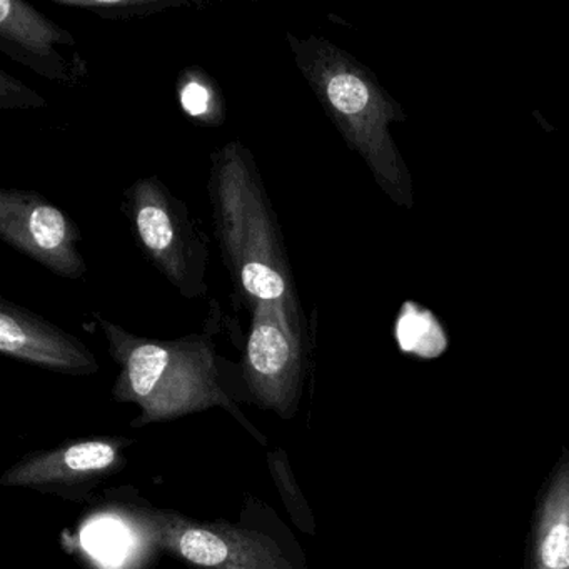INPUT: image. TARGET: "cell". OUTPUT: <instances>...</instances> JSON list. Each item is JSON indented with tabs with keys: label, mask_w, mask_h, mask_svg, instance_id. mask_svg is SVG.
<instances>
[{
	"label": "cell",
	"mask_w": 569,
	"mask_h": 569,
	"mask_svg": "<svg viewBox=\"0 0 569 569\" xmlns=\"http://www.w3.org/2000/svg\"><path fill=\"white\" fill-rule=\"evenodd\" d=\"M206 191L236 309L251 312L271 302L305 316L278 212L244 142L229 141L211 152Z\"/></svg>",
	"instance_id": "6da1fadb"
},
{
	"label": "cell",
	"mask_w": 569,
	"mask_h": 569,
	"mask_svg": "<svg viewBox=\"0 0 569 569\" xmlns=\"http://www.w3.org/2000/svg\"><path fill=\"white\" fill-rule=\"evenodd\" d=\"M94 318L108 341L109 355L121 368L112 395L141 409L132 426L174 421L192 412L222 408L249 431L258 432L222 388L214 336L221 331L224 316L216 299L209 302L202 331L176 339L134 335L98 311Z\"/></svg>",
	"instance_id": "7a4b0ae2"
},
{
	"label": "cell",
	"mask_w": 569,
	"mask_h": 569,
	"mask_svg": "<svg viewBox=\"0 0 569 569\" xmlns=\"http://www.w3.org/2000/svg\"><path fill=\"white\" fill-rule=\"evenodd\" d=\"M292 62L342 141L368 166L376 184L401 208L415 204L412 179L391 124L406 121L401 104L371 69L335 42L286 32Z\"/></svg>",
	"instance_id": "3957f363"
},
{
	"label": "cell",
	"mask_w": 569,
	"mask_h": 569,
	"mask_svg": "<svg viewBox=\"0 0 569 569\" xmlns=\"http://www.w3.org/2000/svg\"><path fill=\"white\" fill-rule=\"evenodd\" d=\"M121 211L146 261L179 296L209 295L211 241L188 202L159 176H146L122 191Z\"/></svg>",
	"instance_id": "277c9868"
},
{
	"label": "cell",
	"mask_w": 569,
	"mask_h": 569,
	"mask_svg": "<svg viewBox=\"0 0 569 569\" xmlns=\"http://www.w3.org/2000/svg\"><path fill=\"white\" fill-rule=\"evenodd\" d=\"M308 321L271 302L251 311L242 359V379L262 409L282 419L298 411L308 369Z\"/></svg>",
	"instance_id": "5b68a950"
},
{
	"label": "cell",
	"mask_w": 569,
	"mask_h": 569,
	"mask_svg": "<svg viewBox=\"0 0 569 569\" xmlns=\"http://www.w3.org/2000/svg\"><path fill=\"white\" fill-rule=\"evenodd\" d=\"M158 548L201 569H295L274 539L256 529L226 522H196L176 512L132 516Z\"/></svg>",
	"instance_id": "8992f818"
},
{
	"label": "cell",
	"mask_w": 569,
	"mask_h": 569,
	"mask_svg": "<svg viewBox=\"0 0 569 569\" xmlns=\"http://www.w3.org/2000/svg\"><path fill=\"white\" fill-rule=\"evenodd\" d=\"M0 239L59 278L88 274L78 224L41 192L0 189Z\"/></svg>",
	"instance_id": "52a82bcc"
},
{
	"label": "cell",
	"mask_w": 569,
	"mask_h": 569,
	"mask_svg": "<svg viewBox=\"0 0 569 569\" xmlns=\"http://www.w3.org/2000/svg\"><path fill=\"white\" fill-rule=\"evenodd\" d=\"M61 48H78L71 31L24 0H0V51L56 84H81L88 64L82 58H66Z\"/></svg>",
	"instance_id": "ba28073f"
},
{
	"label": "cell",
	"mask_w": 569,
	"mask_h": 569,
	"mask_svg": "<svg viewBox=\"0 0 569 569\" xmlns=\"http://www.w3.org/2000/svg\"><path fill=\"white\" fill-rule=\"evenodd\" d=\"M0 352L61 375L99 371L98 358L81 339L6 298L0 299Z\"/></svg>",
	"instance_id": "9c48e42d"
},
{
	"label": "cell",
	"mask_w": 569,
	"mask_h": 569,
	"mask_svg": "<svg viewBox=\"0 0 569 569\" xmlns=\"http://www.w3.org/2000/svg\"><path fill=\"white\" fill-rule=\"evenodd\" d=\"M122 451L124 442L121 439L71 442L21 459L4 472L0 485L59 492L86 488L121 469L124 465Z\"/></svg>",
	"instance_id": "30bf717a"
},
{
	"label": "cell",
	"mask_w": 569,
	"mask_h": 569,
	"mask_svg": "<svg viewBox=\"0 0 569 569\" xmlns=\"http://www.w3.org/2000/svg\"><path fill=\"white\" fill-rule=\"evenodd\" d=\"M536 536V569H569V459L546 492Z\"/></svg>",
	"instance_id": "8fae6325"
},
{
	"label": "cell",
	"mask_w": 569,
	"mask_h": 569,
	"mask_svg": "<svg viewBox=\"0 0 569 569\" xmlns=\"http://www.w3.org/2000/svg\"><path fill=\"white\" fill-rule=\"evenodd\" d=\"M176 98L189 122L219 128L228 119V101L219 82L201 66H189L176 79Z\"/></svg>",
	"instance_id": "7c38bea8"
},
{
	"label": "cell",
	"mask_w": 569,
	"mask_h": 569,
	"mask_svg": "<svg viewBox=\"0 0 569 569\" xmlns=\"http://www.w3.org/2000/svg\"><path fill=\"white\" fill-rule=\"evenodd\" d=\"M396 339L402 352L421 359L438 358L448 348V338L438 319L416 302L402 306L396 322Z\"/></svg>",
	"instance_id": "4fadbf2b"
},
{
	"label": "cell",
	"mask_w": 569,
	"mask_h": 569,
	"mask_svg": "<svg viewBox=\"0 0 569 569\" xmlns=\"http://www.w3.org/2000/svg\"><path fill=\"white\" fill-rule=\"evenodd\" d=\"M64 8L79 9L108 21H132L149 18L169 9L184 8L189 0H54Z\"/></svg>",
	"instance_id": "5bb4252c"
},
{
	"label": "cell",
	"mask_w": 569,
	"mask_h": 569,
	"mask_svg": "<svg viewBox=\"0 0 569 569\" xmlns=\"http://www.w3.org/2000/svg\"><path fill=\"white\" fill-rule=\"evenodd\" d=\"M269 466H271L272 476L279 486V492L284 498L286 508L291 512L292 519L301 526L302 531L315 532V522H312L311 512L308 505L302 498L301 491L292 478L291 468H289L288 459L282 451L271 452L269 455Z\"/></svg>",
	"instance_id": "9a60e30c"
},
{
	"label": "cell",
	"mask_w": 569,
	"mask_h": 569,
	"mask_svg": "<svg viewBox=\"0 0 569 569\" xmlns=\"http://www.w3.org/2000/svg\"><path fill=\"white\" fill-rule=\"evenodd\" d=\"M44 108H48V101L38 91L29 88L8 71H0V109L2 111Z\"/></svg>",
	"instance_id": "2e32d148"
}]
</instances>
